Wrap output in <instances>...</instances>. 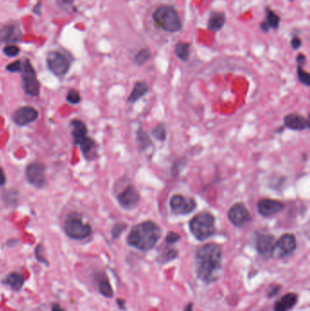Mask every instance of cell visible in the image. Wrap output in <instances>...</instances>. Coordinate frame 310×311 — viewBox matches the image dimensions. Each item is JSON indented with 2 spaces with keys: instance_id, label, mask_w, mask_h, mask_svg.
I'll use <instances>...</instances> for the list:
<instances>
[{
  "instance_id": "obj_1",
  "label": "cell",
  "mask_w": 310,
  "mask_h": 311,
  "mask_svg": "<svg viewBox=\"0 0 310 311\" xmlns=\"http://www.w3.org/2000/svg\"><path fill=\"white\" fill-rule=\"evenodd\" d=\"M196 272L206 284L217 281L222 270V248L216 243H208L199 248L195 257Z\"/></svg>"
},
{
  "instance_id": "obj_2",
  "label": "cell",
  "mask_w": 310,
  "mask_h": 311,
  "mask_svg": "<svg viewBox=\"0 0 310 311\" xmlns=\"http://www.w3.org/2000/svg\"><path fill=\"white\" fill-rule=\"evenodd\" d=\"M160 227L152 220H146L135 225L127 236V243L140 251H149L153 249L160 239Z\"/></svg>"
},
{
  "instance_id": "obj_3",
  "label": "cell",
  "mask_w": 310,
  "mask_h": 311,
  "mask_svg": "<svg viewBox=\"0 0 310 311\" xmlns=\"http://www.w3.org/2000/svg\"><path fill=\"white\" fill-rule=\"evenodd\" d=\"M152 19L156 27L168 33L180 32L183 26L179 12L170 5L157 6L152 14Z\"/></svg>"
},
{
  "instance_id": "obj_4",
  "label": "cell",
  "mask_w": 310,
  "mask_h": 311,
  "mask_svg": "<svg viewBox=\"0 0 310 311\" xmlns=\"http://www.w3.org/2000/svg\"><path fill=\"white\" fill-rule=\"evenodd\" d=\"M189 230L199 241H205L216 233V218L210 212L195 215L189 221Z\"/></svg>"
},
{
  "instance_id": "obj_5",
  "label": "cell",
  "mask_w": 310,
  "mask_h": 311,
  "mask_svg": "<svg viewBox=\"0 0 310 311\" xmlns=\"http://www.w3.org/2000/svg\"><path fill=\"white\" fill-rule=\"evenodd\" d=\"M64 231L69 238L83 240L91 235L92 228L90 225L85 223L78 214L71 213L66 218Z\"/></svg>"
},
{
  "instance_id": "obj_6",
  "label": "cell",
  "mask_w": 310,
  "mask_h": 311,
  "mask_svg": "<svg viewBox=\"0 0 310 311\" xmlns=\"http://www.w3.org/2000/svg\"><path fill=\"white\" fill-rule=\"evenodd\" d=\"M22 81H23V88L26 93L32 97H37L39 95L40 85L37 79L36 71L32 66L31 62L28 59H25L23 61L22 68Z\"/></svg>"
},
{
  "instance_id": "obj_7",
  "label": "cell",
  "mask_w": 310,
  "mask_h": 311,
  "mask_svg": "<svg viewBox=\"0 0 310 311\" xmlns=\"http://www.w3.org/2000/svg\"><path fill=\"white\" fill-rule=\"evenodd\" d=\"M197 201L194 198L175 194L169 200V207L175 215L185 216L192 213L197 208Z\"/></svg>"
},
{
  "instance_id": "obj_8",
  "label": "cell",
  "mask_w": 310,
  "mask_h": 311,
  "mask_svg": "<svg viewBox=\"0 0 310 311\" xmlns=\"http://www.w3.org/2000/svg\"><path fill=\"white\" fill-rule=\"evenodd\" d=\"M47 65L53 74L62 77L69 72L70 60L61 52L52 51L47 56Z\"/></svg>"
},
{
  "instance_id": "obj_9",
  "label": "cell",
  "mask_w": 310,
  "mask_h": 311,
  "mask_svg": "<svg viewBox=\"0 0 310 311\" xmlns=\"http://www.w3.org/2000/svg\"><path fill=\"white\" fill-rule=\"evenodd\" d=\"M297 240L296 236L291 233H285L276 240L274 246L272 258L276 259H284L296 250Z\"/></svg>"
},
{
  "instance_id": "obj_10",
  "label": "cell",
  "mask_w": 310,
  "mask_h": 311,
  "mask_svg": "<svg viewBox=\"0 0 310 311\" xmlns=\"http://www.w3.org/2000/svg\"><path fill=\"white\" fill-rule=\"evenodd\" d=\"M228 218L231 224L236 228L244 227L252 219L250 212L248 211L247 207L242 202H237L230 207L228 211Z\"/></svg>"
},
{
  "instance_id": "obj_11",
  "label": "cell",
  "mask_w": 310,
  "mask_h": 311,
  "mask_svg": "<svg viewBox=\"0 0 310 311\" xmlns=\"http://www.w3.org/2000/svg\"><path fill=\"white\" fill-rule=\"evenodd\" d=\"M118 204L127 210H132L137 207L140 201V194L133 185L125 187L122 192L117 196Z\"/></svg>"
},
{
  "instance_id": "obj_12",
  "label": "cell",
  "mask_w": 310,
  "mask_h": 311,
  "mask_svg": "<svg viewBox=\"0 0 310 311\" xmlns=\"http://www.w3.org/2000/svg\"><path fill=\"white\" fill-rule=\"evenodd\" d=\"M276 237L269 233H258L256 239V249L264 259H271Z\"/></svg>"
},
{
  "instance_id": "obj_13",
  "label": "cell",
  "mask_w": 310,
  "mask_h": 311,
  "mask_svg": "<svg viewBox=\"0 0 310 311\" xmlns=\"http://www.w3.org/2000/svg\"><path fill=\"white\" fill-rule=\"evenodd\" d=\"M26 177L32 186L41 188L46 184L45 166L39 162H34L26 169Z\"/></svg>"
},
{
  "instance_id": "obj_14",
  "label": "cell",
  "mask_w": 310,
  "mask_h": 311,
  "mask_svg": "<svg viewBox=\"0 0 310 311\" xmlns=\"http://www.w3.org/2000/svg\"><path fill=\"white\" fill-rule=\"evenodd\" d=\"M285 208V204L279 200L272 199H262L257 203L258 214L264 218H270L277 215Z\"/></svg>"
},
{
  "instance_id": "obj_15",
  "label": "cell",
  "mask_w": 310,
  "mask_h": 311,
  "mask_svg": "<svg viewBox=\"0 0 310 311\" xmlns=\"http://www.w3.org/2000/svg\"><path fill=\"white\" fill-rule=\"evenodd\" d=\"M37 118H38V112L37 109L29 106L19 107L14 112L12 117L13 121L20 127L30 124Z\"/></svg>"
},
{
  "instance_id": "obj_16",
  "label": "cell",
  "mask_w": 310,
  "mask_h": 311,
  "mask_svg": "<svg viewBox=\"0 0 310 311\" xmlns=\"http://www.w3.org/2000/svg\"><path fill=\"white\" fill-rule=\"evenodd\" d=\"M284 126L290 130L302 131L310 128V118L297 113L287 114L284 118Z\"/></svg>"
},
{
  "instance_id": "obj_17",
  "label": "cell",
  "mask_w": 310,
  "mask_h": 311,
  "mask_svg": "<svg viewBox=\"0 0 310 311\" xmlns=\"http://www.w3.org/2000/svg\"><path fill=\"white\" fill-rule=\"evenodd\" d=\"M22 38V32L15 24H7L0 27V43L13 45Z\"/></svg>"
},
{
  "instance_id": "obj_18",
  "label": "cell",
  "mask_w": 310,
  "mask_h": 311,
  "mask_svg": "<svg viewBox=\"0 0 310 311\" xmlns=\"http://www.w3.org/2000/svg\"><path fill=\"white\" fill-rule=\"evenodd\" d=\"M94 283L97 286L99 292L107 299H111L114 296V290L107 275L105 272L98 271L93 275Z\"/></svg>"
},
{
  "instance_id": "obj_19",
  "label": "cell",
  "mask_w": 310,
  "mask_h": 311,
  "mask_svg": "<svg viewBox=\"0 0 310 311\" xmlns=\"http://www.w3.org/2000/svg\"><path fill=\"white\" fill-rule=\"evenodd\" d=\"M298 296L296 293H286L275 303L274 311H289L298 304Z\"/></svg>"
},
{
  "instance_id": "obj_20",
  "label": "cell",
  "mask_w": 310,
  "mask_h": 311,
  "mask_svg": "<svg viewBox=\"0 0 310 311\" xmlns=\"http://www.w3.org/2000/svg\"><path fill=\"white\" fill-rule=\"evenodd\" d=\"M3 285L9 286L14 291H20L25 284V276L20 272H11L7 274L1 280Z\"/></svg>"
},
{
  "instance_id": "obj_21",
  "label": "cell",
  "mask_w": 310,
  "mask_h": 311,
  "mask_svg": "<svg viewBox=\"0 0 310 311\" xmlns=\"http://www.w3.org/2000/svg\"><path fill=\"white\" fill-rule=\"evenodd\" d=\"M226 14L222 11H213L207 19V28L210 32L220 31L226 24Z\"/></svg>"
},
{
  "instance_id": "obj_22",
  "label": "cell",
  "mask_w": 310,
  "mask_h": 311,
  "mask_svg": "<svg viewBox=\"0 0 310 311\" xmlns=\"http://www.w3.org/2000/svg\"><path fill=\"white\" fill-rule=\"evenodd\" d=\"M149 85L146 81H137V83H135V85H134V87H133L130 95L128 99V101L131 104L136 103L137 101L142 99L147 94L149 93Z\"/></svg>"
},
{
  "instance_id": "obj_23",
  "label": "cell",
  "mask_w": 310,
  "mask_h": 311,
  "mask_svg": "<svg viewBox=\"0 0 310 311\" xmlns=\"http://www.w3.org/2000/svg\"><path fill=\"white\" fill-rule=\"evenodd\" d=\"M72 126V137L74 138L76 145H78L87 137V126L85 123L78 119H74L71 122Z\"/></svg>"
},
{
  "instance_id": "obj_24",
  "label": "cell",
  "mask_w": 310,
  "mask_h": 311,
  "mask_svg": "<svg viewBox=\"0 0 310 311\" xmlns=\"http://www.w3.org/2000/svg\"><path fill=\"white\" fill-rule=\"evenodd\" d=\"M190 48L191 44L184 41H179L175 46V54L180 60L186 62L190 56Z\"/></svg>"
},
{
  "instance_id": "obj_25",
  "label": "cell",
  "mask_w": 310,
  "mask_h": 311,
  "mask_svg": "<svg viewBox=\"0 0 310 311\" xmlns=\"http://www.w3.org/2000/svg\"><path fill=\"white\" fill-rule=\"evenodd\" d=\"M137 143L139 151H145L152 147V141L150 137L141 128H139L137 131Z\"/></svg>"
},
{
  "instance_id": "obj_26",
  "label": "cell",
  "mask_w": 310,
  "mask_h": 311,
  "mask_svg": "<svg viewBox=\"0 0 310 311\" xmlns=\"http://www.w3.org/2000/svg\"><path fill=\"white\" fill-rule=\"evenodd\" d=\"M280 20L281 19L279 15L274 10H272L270 7L266 8V19L264 21L266 22V24L268 26V27L270 29L277 30L280 25Z\"/></svg>"
},
{
  "instance_id": "obj_27",
  "label": "cell",
  "mask_w": 310,
  "mask_h": 311,
  "mask_svg": "<svg viewBox=\"0 0 310 311\" xmlns=\"http://www.w3.org/2000/svg\"><path fill=\"white\" fill-rule=\"evenodd\" d=\"M152 57V52L149 48H143L134 56V62L137 66L141 67L149 61Z\"/></svg>"
},
{
  "instance_id": "obj_28",
  "label": "cell",
  "mask_w": 310,
  "mask_h": 311,
  "mask_svg": "<svg viewBox=\"0 0 310 311\" xmlns=\"http://www.w3.org/2000/svg\"><path fill=\"white\" fill-rule=\"evenodd\" d=\"M178 255H179V251L177 249L174 248H166L159 254L157 260L161 264H165L175 259Z\"/></svg>"
},
{
  "instance_id": "obj_29",
  "label": "cell",
  "mask_w": 310,
  "mask_h": 311,
  "mask_svg": "<svg viewBox=\"0 0 310 311\" xmlns=\"http://www.w3.org/2000/svg\"><path fill=\"white\" fill-rule=\"evenodd\" d=\"M151 135L155 137L156 140H158L160 142H164L168 137L167 128L165 127V125L157 124L152 129Z\"/></svg>"
},
{
  "instance_id": "obj_30",
  "label": "cell",
  "mask_w": 310,
  "mask_h": 311,
  "mask_svg": "<svg viewBox=\"0 0 310 311\" xmlns=\"http://www.w3.org/2000/svg\"><path fill=\"white\" fill-rule=\"evenodd\" d=\"M79 147H80L81 151L82 153L85 156L90 154V152L95 149L96 147V142L95 140L92 139L91 137H87L83 141H81L80 143L78 144Z\"/></svg>"
},
{
  "instance_id": "obj_31",
  "label": "cell",
  "mask_w": 310,
  "mask_h": 311,
  "mask_svg": "<svg viewBox=\"0 0 310 311\" xmlns=\"http://www.w3.org/2000/svg\"><path fill=\"white\" fill-rule=\"evenodd\" d=\"M297 74H298L299 81L307 87L310 86V75L309 72H307L303 67L298 66L297 67Z\"/></svg>"
},
{
  "instance_id": "obj_32",
  "label": "cell",
  "mask_w": 310,
  "mask_h": 311,
  "mask_svg": "<svg viewBox=\"0 0 310 311\" xmlns=\"http://www.w3.org/2000/svg\"><path fill=\"white\" fill-rule=\"evenodd\" d=\"M35 258H36V259L39 263L46 265L47 267L50 266L49 260L46 259V257L44 255V248L42 244H38L36 247V249H35Z\"/></svg>"
},
{
  "instance_id": "obj_33",
  "label": "cell",
  "mask_w": 310,
  "mask_h": 311,
  "mask_svg": "<svg viewBox=\"0 0 310 311\" xmlns=\"http://www.w3.org/2000/svg\"><path fill=\"white\" fill-rule=\"evenodd\" d=\"M128 229V225L126 223H117L114 225L111 230V236L113 239H118L119 236L123 234L126 230Z\"/></svg>"
},
{
  "instance_id": "obj_34",
  "label": "cell",
  "mask_w": 310,
  "mask_h": 311,
  "mask_svg": "<svg viewBox=\"0 0 310 311\" xmlns=\"http://www.w3.org/2000/svg\"><path fill=\"white\" fill-rule=\"evenodd\" d=\"M66 100H67V101H68L69 103H70V104L77 105V104H78V103L80 102V94L78 93V92L77 90H75V89H71V90H69V93L67 95Z\"/></svg>"
},
{
  "instance_id": "obj_35",
  "label": "cell",
  "mask_w": 310,
  "mask_h": 311,
  "mask_svg": "<svg viewBox=\"0 0 310 311\" xmlns=\"http://www.w3.org/2000/svg\"><path fill=\"white\" fill-rule=\"evenodd\" d=\"M3 53L9 57L17 56L20 53V49L16 45H7L3 49Z\"/></svg>"
},
{
  "instance_id": "obj_36",
  "label": "cell",
  "mask_w": 310,
  "mask_h": 311,
  "mask_svg": "<svg viewBox=\"0 0 310 311\" xmlns=\"http://www.w3.org/2000/svg\"><path fill=\"white\" fill-rule=\"evenodd\" d=\"M23 68V62L20 60H16L6 66V70L12 73H21Z\"/></svg>"
},
{
  "instance_id": "obj_37",
  "label": "cell",
  "mask_w": 310,
  "mask_h": 311,
  "mask_svg": "<svg viewBox=\"0 0 310 311\" xmlns=\"http://www.w3.org/2000/svg\"><path fill=\"white\" fill-rule=\"evenodd\" d=\"M181 236L179 233L175 231H169L166 236V243L168 245H173L175 243L180 241Z\"/></svg>"
},
{
  "instance_id": "obj_38",
  "label": "cell",
  "mask_w": 310,
  "mask_h": 311,
  "mask_svg": "<svg viewBox=\"0 0 310 311\" xmlns=\"http://www.w3.org/2000/svg\"><path fill=\"white\" fill-rule=\"evenodd\" d=\"M290 45H291L292 50H299L302 46V40L298 36H294L290 41Z\"/></svg>"
},
{
  "instance_id": "obj_39",
  "label": "cell",
  "mask_w": 310,
  "mask_h": 311,
  "mask_svg": "<svg viewBox=\"0 0 310 311\" xmlns=\"http://www.w3.org/2000/svg\"><path fill=\"white\" fill-rule=\"evenodd\" d=\"M279 291H280V286L274 284V285H272V286L268 288V290H267V296H268V298L270 299V298H272V297H275L276 295H278Z\"/></svg>"
},
{
  "instance_id": "obj_40",
  "label": "cell",
  "mask_w": 310,
  "mask_h": 311,
  "mask_svg": "<svg viewBox=\"0 0 310 311\" xmlns=\"http://www.w3.org/2000/svg\"><path fill=\"white\" fill-rule=\"evenodd\" d=\"M296 61H297L298 66L304 67L305 64L307 62V56H305L304 54H298L296 57Z\"/></svg>"
},
{
  "instance_id": "obj_41",
  "label": "cell",
  "mask_w": 310,
  "mask_h": 311,
  "mask_svg": "<svg viewBox=\"0 0 310 311\" xmlns=\"http://www.w3.org/2000/svg\"><path fill=\"white\" fill-rule=\"evenodd\" d=\"M6 179L5 172H4V170H3L2 168H0V187H1V186H4L5 183H6Z\"/></svg>"
},
{
  "instance_id": "obj_42",
  "label": "cell",
  "mask_w": 310,
  "mask_h": 311,
  "mask_svg": "<svg viewBox=\"0 0 310 311\" xmlns=\"http://www.w3.org/2000/svg\"><path fill=\"white\" fill-rule=\"evenodd\" d=\"M117 304H118L119 310H121V311H126V300H125V299H117Z\"/></svg>"
},
{
  "instance_id": "obj_43",
  "label": "cell",
  "mask_w": 310,
  "mask_h": 311,
  "mask_svg": "<svg viewBox=\"0 0 310 311\" xmlns=\"http://www.w3.org/2000/svg\"><path fill=\"white\" fill-rule=\"evenodd\" d=\"M51 311H66V310L58 303H54L51 307Z\"/></svg>"
},
{
  "instance_id": "obj_44",
  "label": "cell",
  "mask_w": 310,
  "mask_h": 311,
  "mask_svg": "<svg viewBox=\"0 0 310 311\" xmlns=\"http://www.w3.org/2000/svg\"><path fill=\"white\" fill-rule=\"evenodd\" d=\"M41 2H38L37 5L34 7L33 9V12L35 13L36 15H40L41 14Z\"/></svg>"
},
{
  "instance_id": "obj_45",
  "label": "cell",
  "mask_w": 310,
  "mask_h": 311,
  "mask_svg": "<svg viewBox=\"0 0 310 311\" xmlns=\"http://www.w3.org/2000/svg\"><path fill=\"white\" fill-rule=\"evenodd\" d=\"M184 311H193V305L192 303H189V304H187L186 306V308H185V310Z\"/></svg>"
},
{
  "instance_id": "obj_46",
  "label": "cell",
  "mask_w": 310,
  "mask_h": 311,
  "mask_svg": "<svg viewBox=\"0 0 310 311\" xmlns=\"http://www.w3.org/2000/svg\"><path fill=\"white\" fill-rule=\"evenodd\" d=\"M61 1H62L65 5H71V4H73V2H74V0H61Z\"/></svg>"
},
{
  "instance_id": "obj_47",
  "label": "cell",
  "mask_w": 310,
  "mask_h": 311,
  "mask_svg": "<svg viewBox=\"0 0 310 311\" xmlns=\"http://www.w3.org/2000/svg\"><path fill=\"white\" fill-rule=\"evenodd\" d=\"M289 1H291V2H293V1H294V0H289Z\"/></svg>"
}]
</instances>
